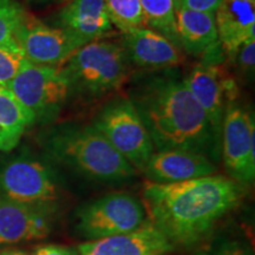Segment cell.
<instances>
[{
	"mask_svg": "<svg viewBox=\"0 0 255 255\" xmlns=\"http://www.w3.org/2000/svg\"><path fill=\"white\" fill-rule=\"evenodd\" d=\"M142 197L148 221L173 246L193 247L239 205L241 186L215 174L170 184L146 181Z\"/></svg>",
	"mask_w": 255,
	"mask_h": 255,
	"instance_id": "1",
	"label": "cell"
},
{
	"mask_svg": "<svg viewBox=\"0 0 255 255\" xmlns=\"http://www.w3.org/2000/svg\"><path fill=\"white\" fill-rule=\"evenodd\" d=\"M129 100L146 128L155 151L199 152L218 162L221 141L183 79L173 73L137 82Z\"/></svg>",
	"mask_w": 255,
	"mask_h": 255,
	"instance_id": "2",
	"label": "cell"
},
{
	"mask_svg": "<svg viewBox=\"0 0 255 255\" xmlns=\"http://www.w3.org/2000/svg\"><path fill=\"white\" fill-rule=\"evenodd\" d=\"M40 143L50 161L88 180L122 183L136 174L135 168L91 124H58L43 133Z\"/></svg>",
	"mask_w": 255,
	"mask_h": 255,
	"instance_id": "3",
	"label": "cell"
},
{
	"mask_svg": "<svg viewBox=\"0 0 255 255\" xmlns=\"http://www.w3.org/2000/svg\"><path fill=\"white\" fill-rule=\"evenodd\" d=\"M129 63L123 45L97 39L73 51L62 69L71 84L72 94L101 97L127 82Z\"/></svg>",
	"mask_w": 255,
	"mask_h": 255,
	"instance_id": "4",
	"label": "cell"
},
{
	"mask_svg": "<svg viewBox=\"0 0 255 255\" xmlns=\"http://www.w3.org/2000/svg\"><path fill=\"white\" fill-rule=\"evenodd\" d=\"M91 126L135 170L143 171L155 148L144 123L129 98L117 97L108 102L96 114Z\"/></svg>",
	"mask_w": 255,
	"mask_h": 255,
	"instance_id": "5",
	"label": "cell"
},
{
	"mask_svg": "<svg viewBox=\"0 0 255 255\" xmlns=\"http://www.w3.org/2000/svg\"><path fill=\"white\" fill-rule=\"evenodd\" d=\"M17 100L30 111L34 123H49L58 117L72 95L62 66L27 62L7 85Z\"/></svg>",
	"mask_w": 255,
	"mask_h": 255,
	"instance_id": "6",
	"label": "cell"
},
{
	"mask_svg": "<svg viewBox=\"0 0 255 255\" xmlns=\"http://www.w3.org/2000/svg\"><path fill=\"white\" fill-rule=\"evenodd\" d=\"M59 178L49 162L21 152L0 161V200L21 203H56Z\"/></svg>",
	"mask_w": 255,
	"mask_h": 255,
	"instance_id": "7",
	"label": "cell"
},
{
	"mask_svg": "<svg viewBox=\"0 0 255 255\" xmlns=\"http://www.w3.org/2000/svg\"><path fill=\"white\" fill-rule=\"evenodd\" d=\"M146 221L142 201L127 193H111L81 206L76 231L88 241L135 231Z\"/></svg>",
	"mask_w": 255,
	"mask_h": 255,
	"instance_id": "8",
	"label": "cell"
},
{
	"mask_svg": "<svg viewBox=\"0 0 255 255\" xmlns=\"http://www.w3.org/2000/svg\"><path fill=\"white\" fill-rule=\"evenodd\" d=\"M202 62L183 79L208 117L215 135L221 141V127L227 105L238 97L237 83L222 66L221 45L206 53Z\"/></svg>",
	"mask_w": 255,
	"mask_h": 255,
	"instance_id": "9",
	"label": "cell"
},
{
	"mask_svg": "<svg viewBox=\"0 0 255 255\" xmlns=\"http://www.w3.org/2000/svg\"><path fill=\"white\" fill-rule=\"evenodd\" d=\"M223 165L232 180L251 184L255 178V124L254 115L231 102L221 127V154Z\"/></svg>",
	"mask_w": 255,
	"mask_h": 255,
	"instance_id": "10",
	"label": "cell"
},
{
	"mask_svg": "<svg viewBox=\"0 0 255 255\" xmlns=\"http://www.w3.org/2000/svg\"><path fill=\"white\" fill-rule=\"evenodd\" d=\"M14 38L25 58L37 65H62L79 47L62 28L51 27L25 11Z\"/></svg>",
	"mask_w": 255,
	"mask_h": 255,
	"instance_id": "11",
	"label": "cell"
},
{
	"mask_svg": "<svg viewBox=\"0 0 255 255\" xmlns=\"http://www.w3.org/2000/svg\"><path fill=\"white\" fill-rule=\"evenodd\" d=\"M56 203L0 200V247L40 240L52 231Z\"/></svg>",
	"mask_w": 255,
	"mask_h": 255,
	"instance_id": "12",
	"label": "cell"
},
{
	"mask_svg": "<svg viewBox=\"0 0 255 255\" xmlns=\"http://www.w3.org/2000/svg\"><path fill=\"white\" fill-rule=\"evenodd\" d=\"M76 248L78 255H164L174 246L146 219L135 231L83 242Z\"/></svg>",
	"mask_w": 255,
	"mask_h": 255,
	"instance_id": "13",
	"label": "cell"
},
{
	"mask_svg": "<svg viewBox=\"0 0 255 255\" xmlns=\"http://www.w3.org/2000/svg\"><path fill=\"white\" fill-rule=\"evenodd\" d=\"M218 167L212 159L199 152L187 150L154 151L143 173L148 181L158 184L184 182L213 175Z\"/></svg>",
	"mask_w": 255,
	"mask_h": 255,
	"instance_id": "14",
	"label": "cell"
},
{
	"mask_svg": "<svg viewBox=\"0 0 255 255\" xmlns=\"http://www.w3.org/2000/svg\"><path fill=\"white\" fill-rule=\"evenodd\" d=\"M123 46L130 62L146 70H167L183 62L180 47L149 27L123 32Z\"/></svg>",
	"mask_w": 255,
	"mask_h": 255,
	"instance_id": "15",
	"label": "cell"
},
{
	"mask_svg": "<svg viewBox=\"0 0 255 255\" xmlns=\"http://www.w3.org/2000/svg\"><path fill=\"white\" fill-rule=\"evenodd\" d=\"M57 21L79 47L100 39L113 28L105 0H70L60 9Z\"/></svg>",
	"mask_w": 255,
	"mask_h": 255,
	"instance_id": "16",
	"label": "cell"
},
{
	"mask_svg": "<svg viewBox=\"0 0 255 255\" xmlns=\"http://www.w3.org/2000/svg\"><path fill=\"white\" fill-rule=\"evenodd\" d=\"M219 43L229 59L255 38V0H223L215 12Z\"/></svg>",
	"mask_w": 255,
	"mask_h": 255,
	"instance_id": "17",
	"label": "cell"
},
{
	"mask_svg": "<svg viewBox=\"0 0 255 255\" xmlns=\"http://www.w3.org/2000/svg\"><path fill=\"white\" fill-rule=\"evenodd\" d=\"M176 31L181 49L203 56L219 45L215 14L188 7L176 8Z\"/></svg>",
	"mask_w": 255,
	"mask_h": 255,
	"instance_id": "18",
	"label": "cell"
},
{
	"mask_svg": "<svg viewBox=\"0 0 255 255\" xmlns=\"http://www.w3.org/2000/svg\"><path fill=\"white\" fill-rule=\"evenodd\" d=\"M33 123L30 111L7 87L0 85V151L13 150L26 128Z\"/></svg>",
	"mask_w": 255,
	"mask_h": 255,
	"instance_id": "19",
	"label": "cell"
},
{
	"mask_svg": "<svg viewBox=\"0 0 255 255\" xmlns=\"http://www.w3.org/2000/svg\"><path fill=\"white\" fill-rule=\"evenodd\" d=\"M146 26L180 46L176 31V6L174 0H141Z\"/></svg>",
	"mask_w": 255,
	"mask_h": 255,
	"instance_id": "20",
	"label": "cell"
},
{
	"mask_svg": "<svg viewBox=\"0 0 255 255\" xmlns=\"http://www.w3.org/2000/svg\"><path fill=\"white\" fill-rule=\"evenodd\" d=\"M105 6L111 23L122 32L148 27L141 0H105Z\"/></svg>",
	"mask_w": 255,
	"mask_h": 255,
	"instance_id": "21",
	"label": "cell"
},
{
	"mask_svg": "<svg viewBox=\"0 0 255 255\" xmlns=\"http://www.w3.org/2000/svg\"><path fill=\"white\" fill-rule=\"evenodd\" d=\"M23 14L24 9L13 0H0V47L21 51L14 33Z\"/></svg>",
	"mask_w": 255,
	"mask_h": 255,
	"instance_id": "22",
	"label": "cell"
},
{
	"mask_svg": "<svg viewBox=\"0 0 255 255\" xmlns=\"http://www.w3.org/2000/svg\"><path fill=\"white\" fill-rule=\"evenodd\" d=\"M27 62L21 51L0 47V85L7 87Z\"/></svg>",
	"mask_w": 255,
	"mask_h": 255,
	"instance_id": "23",
	"label": "cell"
},
{
	"mask_svg": "<svg viewBox=\"0 0 255 255\" xmlns=\"http://www.w3.org/2000/svg\"><path fill=\"white\" fill-rule=\"evenodd\" d=\"M233 63H237L238 71L240 75L253 77L255 65V38L247 40L240 47Z\"/></svg>",
	"mask_w": 255,
	"mask_h": 255,
	"instance_id": "24",
	"label": "cell"
},
{
	"mask_svg": "<svg viewBox=\"0 0 255 255\" xmlns=\"http://www.w3.org/2000/svg\"><path fill=\"white\" fill-rule=\"evenodd\" d=\"M214 255H253V252L240 241L225 240L216 247Z\"/></svg>",
	"mask_w": 255,
	"mask_h": 255,
	"instance_id": "25",
	"label": "cell"
},
{
	"mask_svg": "<svg viewBox=\"0 0 255 255\" xmlns=\"http://www.w3.org/2000/svg\"><path fill=\"white\" fill-rule=\"evenodd\" d=\"M222 1L223 0H182L181 6L191 9H196V11L215 13L219 6L222 4Z\"/></svg>",
	"mask_w": 255,
	"mask_h": 255,
	"instance_id": "26",
	"label": "cell"
},
{
	"mask_svg": "<svg viewBox=\"0 0 255 255\" xmlns=\"http://www.w3.org/2000/svg\"><path fill=\"white\" fill-rule=\"evenodd\" d=\"M32 255H78V251L76 247L44 245V246L37 247Z\"/></svg>",
	"mask_w": 255,
	"mask_h": 255,
	"instance_id": "27",
	"label": "cell"
},
{
	"mask_svg": "<svg viewBox=\"0 0 255 255\" xmlns=\"http://www.w3.org/2000/svg\"><path fill=\"white\" fill-rule=\"evenodd\" d=\"M0 255H32L26 251L17 250V248H7V250L0 251Z\"/></svg>",
	"mask_w": 255,
	"mask_h": 255,
	"instance_id": "28",
	"label": "cell"
},
{
	"mask_svg": "<svg viewBox=\"0 0 255 255\" xmlns=\"http://www.w3.org/2000/svg\"><path fill=\"white\" fill-rule=\"evenodd\" d=\"M174 2H175V6H176V8H177V7H180L181 4H182V0H174Z\"/></svg>",
	"mask_w": 255,
	"mask_h": 255,
	"instance_id": "29",
	"label": "cell"
},
{
	"mask_svg": "<svg viewBox=\"0 0 255 255\" xmlns=\"http://www.w3.org/2000/svg\"><path fill=\"white\" fill-rule=\"evenodd\" d=\"M195 255H210V254L207 253V252H203V251H201V252H197V253H196Z\"/></svg>",
	"mask_w": 255,
	"mask_h": 255,
	"instance_id": "30",
	"label": "cell"
}]
</instances>
